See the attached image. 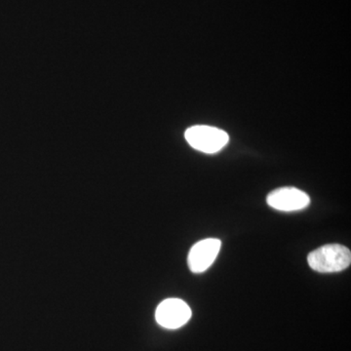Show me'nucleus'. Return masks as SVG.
<instances>
[{"instance_id":"20e7f679","label":"nucleus","mask_w":351,"mask_h":351,"mask_svg":"<svg viewBox=\"0 0 351 351\" xmlns=\"http://www.w3.org/2000/svg\"><path fill=\"white\" fill-rule=\"evenodd\" d=\"M267 204L283 212L299 211L311 204V198L304 191L295 188H280L271 191L267 197Z\"/></svg>"},{"instance_id":"39448f33","label":"nucleus","mask_w":351,"mask_h":351,"mask_svg":"<svg viewBox=\"0 0 351 351\" xmlns=\"http://www.w3.org/2000/svg\"><path fill=\"white\" fill-rule=\"evenodd\" d=\"M221 246V242L215 239L201 240L193 245L189 254V269L195 274H201L209 269L216 260Z\"/></svg>"},{"instance_id":"f257e3e1","label":"nucleus","mask_w":351,"mask_h":351,"mask_svg":"<svg viewBox=\"0 0 351 351\" xmlns=\"http://www.w3.org/2000/svg\"><path fill=\"white\" fill-rule=\"evenodd\" d=\"M307 263L311 269L322 274L343 271L350 265V250L343 245H324L307 256Z\"/></svg>"},{"instance_id":"f03ea898","label":"nucleus","mask_w":351,"mask_h":351,"mask_svg":"<svg viewBox=\"0 0 351 351\" xmlns=\"http://www.w3.org/2000/svg\"><path fill=\"white\" fill-rule=\"evenodd\" d=\"M184 137L196 151L210 154L221 151L230 141L226 131L207 125L191 127L184 133Z\"/></svg>"},{"instance_id":"7ed1b4c3","label":"nucleus","mask_w":351,"mask_h":351,"mask_svg":"<svg viewBox=\"0 0 351 351\" xmlns=\"http://www.w3.org/2000/svg\"><path fill=\"white\" fill-rule=\"evenodd\" d=\"M191 317V307L180 299L165 300L157 307L156 313L157 323L167 329L181 328Z\"/></svg>"}]
</instances>
